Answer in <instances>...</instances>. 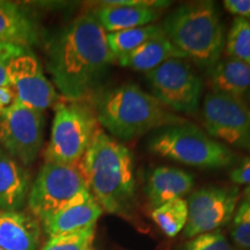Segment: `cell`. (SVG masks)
<instances>
[{"instance_id": "31", "label": "cell", "mask_w": 250, "mask_h": 250, "mask_svg": "<svg viewBox=\"0 0 250 250\" xmlns=\"http://www.w3.org/2000/svg\"><path fill=\"white\" fill-rule=\"evenodd\" d=\"M245 201L248 202L250 204V186L247 187L245 190Z\"/></svg>"}, {"instance_id": "8", "label": "cell", "mask_w": 250, "mask_h": 250, "mask_svg": "<svg viewBox=\"0 0 250 250\" xmlns=\"http://www.w3.org/2000/svg\"><path fill=\"white\" fill-rule=\"evenodd\" d=\"M151 94L170 110L195 114L199 108L203 83L184 59L173 58L146 73Z\"/></svg>"}, {"instance_id": "26", "label": "cell", "mask_w": 250, "mask_h": 250, "mask_svg": "<svg viewBox=\"0 0 250 250\" xmlns=\"http://www.w3.org/2000/svg\"><path fill=\"white\" fill-rule=\"evenodd\" d=\"M184 250H233L229 242L220 229L199 234L192 237L184 247Z\"/></svg>"}, {"instance_id": "7", "label": "cell", "mask_w": 250, "mask_h": 250, "mask_svg": "<svg viewBox=\"0 0 250 250\" xmlns=\"http://www.w3.org/2000/svg\"><path fill=\"white\" fill-rule=\"evenodd\" d=\"M88 190L79 164L45 161L30 187L28 208L30 213L42 223Z\"/></svg>"}, {"instance_id": "23", "label": "cell", "mask_w": 250, "mask_h": 250, "mask_svg": "<svg viewBox=\"0 0 250 250\" xmlns=\"http://www.w3.org/2000/svg\"><path fill=\"white\" fill-rule=\"evenodd\" d=\"M225 51L226 57L250 65V22L235 17L227 34Z\"/></svg>"}, {"instance_id": "22", "label": "cell", "mask_w": 250, "mask_h": 250, "mask_svg": "<svg viewBox=\"0 0 250 250\" xmlns=\"http://www.w3.org/2000/svg\"><path fill=\"white\" fill-rule=\"evenodd\" d=\"M152 219L166 235L176 236L182 232L188 221V203L179 198L153 208Z\"/></svg>"}, {"instance_id": "9", "label": "cell", "mask_w": 250, "mask_h": 250, "mask_svg": "<svg viewBox=\"0 0 250 250\" xmlns=\"http://www.w3.org/2000/svg\"><path fill=\"white\" fill-rule=\"evenodd\" d=\"M44 112L15 101L0 111V146L24 167L34 164L44 139Z\"/></svg>"}, {"instance_id": "28", "label": "cell", "mask_w": 250, "mask_h": 250, "mask_svg": "<svg viewBox=\"0 0 250 250\" xmlns=\"http://www.w3.org/2000/svg\"><path fill=\"white\" fill-rule=\"evenodd\" d=\"M224 6L230 14L250 22V0H225Z\"/></svg>"}, {"instance_id": "32", "label": "cell", "mask_w": 250, "mask_h": 250, "mask_svg": "<svg viewBox=\"0 0 250 250\" xmlns=\"http://www.w3.org/2000/svg\"><path fill=\"white\" fill-rule=\"evenodd\" d=\"M0 250H2V249H1V248H0Z\"/></svg>"}, {"instance_id": "17", "label": "cell", "mask_w": 250, "mask_h": 250, "mask_svg": "<svg viewBox=\"0 0 250 250\" xmlns=\"http://www.w3.org/2000/svg\"><path fill=\"white\" fill-rule=\"evenodd\" d=\"M30 190L26 167L0 147V208L20 211Z\"/></svg>"}, {"instance_id": "2", "label": "cell", "mask_w": 250, "mask_h": 250, "mask_svg": "<svg viewBox=\"0 0 250 250\" xmlns=\"http://www.w3.org/2000/svg\"><path fill=\"white\" fill-rule=\"evenodd\" d=\"M79 165L103 211L123 215L132 208L136 177L132 154L126 146L99 127Z\"/></svg>"}, {"instance_id": "3", "label": "cell", "mask_w": 250, "mask_h": 250, "mask_svg": "<svg viewBox=\"0 0 250 250\" xmlns=\"http://www.w3.org/2000/svg\"><path fill=\"white\" fill-rule=\"evenodd\" d=\"M95 116L112 138L122 142L186 122L136 83H123L100 94Z\"/></svg>"}, {"instance_id": "15", "label": "cell", "mask_w": 250, "mask_h": 250, "mask_svg": "<svg viewBox=\"0 0 250 250\" xmlns=\"http://www.w3.org/2000/svg\"><path fill=\"white\" fill-rule=\"evenodd\" d=\"M105 33H115L153 24L161 15L160 9L118 4L117 0L102 1L93 12Z\"/></svg>"}, {"instance_id": "12", "label": "cell", "mask_w": 250, "mask_h": 250, "mask_svg": "<svg viewBox=\"0 0 250 250\" xmlns=\"http://www.w3.org/2000/svg\"><path fill=\"white\" fill-rule=\"evenodd\" d=\"M7 80L17 101L29 108L44 112L58 100L55 86L45 77L39 58L30 49L12 59Z\"/></svg>"}, {"instance_id": "18", "label": "cell", "mask_w": 250, "mask_h": 250, "mask_svg": "<svg viewBox=\"0 0 250 250\" xmlns=\"http://www.w3.org/2000/svg\"><path fill=\"white\" fill-rule=\"evenodd\" d=\"M211 92L226 94L245 101L250 98V65L226 57L208 70Z\"/></svg>"}, {"instance_id": "13", "label": "cell", "mask_w": 250, "mask_h": 250, "mask_svg": "<svg viewBox=\"0 0 250 250\" xmlns=\"http://www.w3.org/2000/svg\"><path fill=\"white\" fill-rule=\"evenodd\" d=\"M103 213L102 208L88 190L76 201L42 221L49 239L95 227Z\"/></svg>"}, {"instance_id": "10", "label": "cell", "mask_w": 250, "mask_h": 250, "mask_svg": "<svg viewBox=\"0 0 250 250\" xmlns=\"http://www.w3.org/2000/svg\"><path fill=\"white\" fill-rule=\"evenodd\" d=\"M202 118L212 138L250 151V107L246 101L210 92L203 101Z\"/></svg>"}, {"instance_id": "30", "label": "cell", "mask_w": 250, "mask_h": 250, "mask_svg": "<svg viewBox=\"0 0 250 250\" xmlns=\"http://www.w3.org/2000/svg\"><path fill=\"white\" fill-rule=\"evenodd\" d=\"M15 101L17 99H15V94L11 86L6 85L0 87V111L13 105Z\"/></svg>"}, {"instance_id": "5", "label": "cell", "mask_w": 250, "mask_h": 250, "mask_svg": "<svg viewBox=\"0 0 250 250\" xmlns=\"http://www.w3.org/2000/svg\"><path fill=\"white\" fill-rule=\"evenodd\" d=\"M147 145L153 154L203 169L226 168L235 161L227 145L187 121L154 131Z\"/></svg>"}, {"instance_id": "11", "label": "cell", "mask_w": 250, "mask_h": 250, "mask_svg": "<svg viewBox=\"0 0 250 250\" xmlns=\"http://www.w3.org/2000/svg\"><path fill=\"white\" fill-rule=\"evenodd\" d=\"M240 192L236 187H204L188 199V221L184 237L217 230L229 223L236 211Z\"/></svg>"}, {"instance_id": "1", "label": "cell", "mask_w": 250, "mask_h": 250, "mask_svg": "<svg viewBox=\"0 0 250 250\" xmlns=\"http://www.w3.org/2000/svg\"><path fill=\"white\" fill-rule=\"evenodd\" d=\"M114 62L107 33L93 13L74 19L46 46L48 71L67 101H81L93 93Z\"/></svg>"}, {"instance_id": "16", "label": "cell", "mask_w": 250, "mask_h": 250, "mask_svg": "<svg viewBox=\"0 0 250 250\" xmlns=\"http://www.w3.org/2000/svg\"><path fill=\"white\" fill-rule=\"evenodd\" d=\"M195 184L193 175L174 167H156L146 180L145 193L153 208L183 198Z\"/></svg>"}, {"instance_id": "6", "label": "cell", "mask_w": 250, "mask_h": 250, "mask_svg": "<svg viewBox=\"0 0 250 250\" xmlns=\"http://www.w3.org/2000/svg\"><path fill=\"white\" fill-rule=\"evenodd\" d=\"M95 112L80 101L58 102L45 161L78 165L99 129Z\"/></svg>"}, {"instance_id": "14", "label": "cell", "mask_w": 250, "mask_h": 250, "mask_svg": "<svg viewBox=\"0 0 250 250\" xmlns=\"http://www.w3.org/2000/svg\"><path fill=\"white\" fill-rule=\"evenodd\" d=\"M40 241L41 226L33 214L0 208V248L37 250Z\"/></svg>"}, {"instance_id": "19", "label": "cell", "mask_w": 250, "mask_h": 250, "mask_svg": "<svg viewBox=\"0 0 250 250\" xmlns=\"http://www.w3.org/2000/svg\"><path fill=\"white\" fill-rule=\"evenodd\" d=\"M173 58L187 59L186 56L175 48L173 43L164 34L147 41L129 54L118 57L116 62L122 67L147 73Z\"/></svg>"}, {"instance_id": "29", "label": "cell", "mask_w": 250, "mask_h": 250, "mask_svg": "<svg viewBox=\"0 0 250 250\" xmlns=\"http://www.w3.org/2000/svg\"><path fill=\"white\" fill-rule=\"evenodd\" d=\"M230 180L235 184L250 186V158H245L229 174Z\"/></svg>"}, {"instance_id": "21", "label": "cell", "mask_w": 250, "mask_h": 250, "mask_svg": "<svg viewBox=\"0 0 250 250\" xmlns=\"http://www.w3.org/2000/svg\"><path fill=\"white\" fill-rule=\"evenodd\" d=\"M160 24H147V26L132 28V29L107 33V42L115 62L118 57L133 51L147 41L164 35Z\"/></svg>"}, {"instance_id": "20", "label": "cell", "mask_w": 250, "mask_h": 250, "mask_svg": "<svg viewBox=\"0 0 250 250\" xmlns=\"http://www.w3.org/2000/svg\"><path fill=\"white\" fill-rule=\"evenodd\" d=\"M39 27L19 6L0 2V44L29 48L39 41Z\"/></svg>"}, {"instance_id": "24", "label": "cell", "mask_w": 250, "mask_h": 250, "mask_svg": "<svg viewBox=\"0 0 250 250\" xmlns=\"http://www.w3.org/2000/svg\"><path fill=\"white\" fill-rule=\"evenodd\" d=\"M95 227L51 237L41 250H95Z\"/></svg>"}, {"instance_id": "27", "label": "cell", "mask_w": 250, "mask_h": 250, "mask_svg": "<svg viewBox=\"0 0 250 250\" xmlns=\"http://www.w3.org/2000/svg\"><path fill=\"white\" fill-rule=\"evenodd\" d=\"M27 49L29 48L15 44H0V87L8 85L7 67L9 62Z\"/></svg>"}, {"instance_id": "4", "label": "cell", "mask_w": 250, "mask_h": 250, "mask_svg": "<svg viewBox=\"0 0 250 250\" xmlns=\"http://www.w3.org/2000/svg\"><path fill=\"white\" fill-rule=\"evenodd\" d=\"M160 26L175 48L198 66L208 71L221 59L226 36L214 2L184 4L168 14Z\"/></svg>"}, {"instance_id": "25", "label": "cell", "mask_w": 250, "mask_h": 250, "mask_svg": "<svg viewBox=\"0 0 250 250\" xmlns=\"http://www.w3.org/2000/svg\"><path fill=\"white\" fill-rule=\"evenodd\" d=\"M233 241L241 248L250 250V204L243 201L233 215L230 227Z\"/></svg>"}]
</instances>
